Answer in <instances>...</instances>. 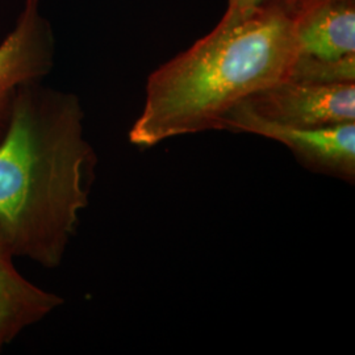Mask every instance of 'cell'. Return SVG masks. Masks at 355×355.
Returning <instances> with one entry per match:
<instances>
[{"label": "cell", "mask_w": 355, "mask_h": 355, "mask_svg": "<svg viewBox=\"0 0 355 355\" xmlns=\"http://www.w3.org/2000/svg\"><path fill=\"white\" fill-rule=\"evenodd\" d=\"M79 98L21 86L0 141V228L16 258L55 268L89 203L98 155Z\"/></svg>", "instance_id": "cell-1"}, {"label": "cell", "mask_w": 355, "mask_h": 355, "mask_svg": "<svg viewBox=\"0 0 355 355\" xmlns=\"http://www.w3.org/2000/svg\"><path fill=\"white\" fill-rule=\"evenodd\" d=\"M296 58L292 19L265 10L217 26L148 78L130 144L152 148L179 136L223 130L227 114L261 89L291 76Z\"/></svg>", "instance_id": "cell-2"}, {"label": "cell", "mask_w": 355, "mask_h": 355, "mask_svg": "<svg viewBox=\"0 0 355 355\" xmlns=\"http://www.w3.org/2000/svg\"><path fill=\"white\" fill-rule=\"evenodd\" d=\"M296 58L288 79L355 83V0H325L292 19Z\"/></svg>", "instance_id": "cell-3"}, {"label": "cell", "mask_w": 355, "mask_h": 355, "mask_svg": "<svg viewBox=\"0 0 355 355\" xmlns=\"http://www.w3.org/2000/svg\"><path fill=\"white\" fill-rule=\"evenodd\" d=\"M223 130L253 133L278 141L291 149L296 159L311 171L354 183L355 121L318 128L287 127L234 107L224 119Z\"/></svg>", "instance_id": "cell-4"}, {"label": "cell", "mask_w": 355, "mask_h": 355, "mask_svg": "<svg viewBox=\"0 0 355 355\" xmlns=\"http://www.w3.org/2000/svg\"><path fill=\"white\" fill-rule=\"evenodd\" d=\"M236 107L287 127L349 123L355 121V83L318 85L287 79L255 92Z\"/></svg>", "instance_id": "cell-5"}, {"label": "cell", "mask_w": 355, "mask_h": 355, "mask_svg": "<svg viewBox=\"0 0 355 355\" xmlns=\"http://www.w3.org/2000/svg\"><path fill=\"white\" fill-rule=\"evenodd\" d=\"M55 40L41 12V0H26L16 26L0 42V141L21 86L42 82L54 66Z\"/></svg>", "instance_id": "cell-6"}, {"label": "cell", "mask_w": 355, "mask_h": 355, "mask_svg": "<svg viewBox=\"0 0 355 355\" xmlns=\"http://www.w3.org/2000/svg\"><path fill=\"white\" fill-rule=\"evenodd\" d=\"M15 254L0 228V343L15 341L24 330L64 304L62 296L29 282L15 266Z\"/></svg>", "instance_id": "cell-7"}, {"label": "cell", "mask_w": 355, "mask_h": 355, "mask_svg": "<svg viewBox=\"0 0 355 355\" xmlns=\"http://www.w3.org/2000/svg\"><path fill=\"white\" fill-rule=\"evenodd\" d=\"M325 0H228L227 12L218 21L220 26H233L255 12L265 10H277L291 19L313 8Z\"/></svg>", "instance_id": "cell-8"}, {"label": "cell", "mask_w": 355, "mask_h": 355, "mask_svg": "<svg viewBox=\"0 0 355 355\" xmlns=\"http://www.w3.org/2000/svg\"><path fill=\"white\" fill-rule=\"evenodd\" d=\"M1 349H3V343H0V352H1Z\"/></svg>", "instance_id": "cell-9"}]
</instances>
